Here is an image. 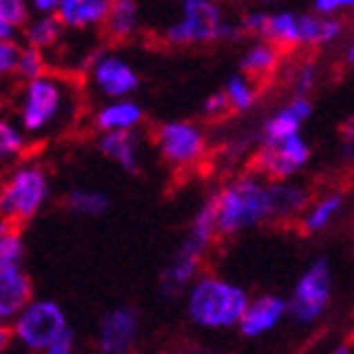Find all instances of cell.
Instances as JSON below:
<instances>
[{"label":"cell","instance_id":"4dcf8cb0","mask_svg":"<svg viewBox=\"0 0 354 354\" xmlns=\"http://www.w3.org/2000/svg\"><path fill=\"white\" fill-rule=\"evenodd\" d=\"M317 65H315L313 59H302V62H297L295 67H292V72H290V82H292V89H295V95H302L307 97L310 92L315 89V84H317Z\"/></svg>","mask_w":354,"mask_h":354},{"label":"cell","instance_id":"ab89813d","mask_svg":"<svg viewBox=\"0 0 354 354\" xmlns=\"http://www.w3.org/2000/svg\"><path fill=\"white\" fill-rule=\"evenodd\" d=\"M347 59L354 65V42H352V45H349V50H347Z\"/></svg>","mask_w":354,"mask_h":354},{"label":"cell","instance_id":"30bf717a","mask_svg":"<svg viewBox=\"0 0 354 354\" xmlns=\"http://www.w3.org/2000/svg\"><path fill=\"white\" fill-rule=\"evenodd\" d=\"M142 332V315L131 305H119L100 319L97 352L100 354H131Z\"/></svg>","mask_w":354,"mask_h":354},{"label":"cell","instance_id":"7c38bea8","mask_svg":"<svg viewBox=\"0 0 354 354\" xmlns=\"http://www.w3.org/2000/svg\"><path fill=\"white\" fill-rule=\"evenodd\" d=\"M243 30L258 40H266L278 48H300V12L292 10H250L243 15Z\"/></svg>","mask_w":354,"mask_h":354},{"label":"cell","instance_id":"e575fe53","mask_svg":"<svg viewBox=\"0 0 354 354\" xmlns=\"http://www.w3.org/2000/svg\"><path fill=\"white\" fill-rule=\"evenodd\" d=\"M45 354H77V335L72 327H67L62 335L55 339V344Z\"/></svg>","mask_w":354,"mask_h":354},{"label":"cell","instance_id":"5bb4252c","mask_svg":"<svg viewBox=\"0 0 354 354\" xmlns=\"http://www.w3.org/2000/svg\"><path fill=\"white\" fill-rule=\"evenodd\" d=\"M290 315V302L280 295H258L250 300L248 310L243 315L241 319V335L243 337H263V335H270L275 327H280L285 317Z\"/></svg>","mask_w":354,"mask_h":354},{"label":"cell","instance_id":"83f0119b","mask_svg":"<svg viewBox=\"0 0 354 354\" xmlns=\"http://www.w3.org/2000/svg\"><path fill=\"white\" fill-rule=\"evenodd\" d=\"M32 20V8L25 0H3L0 3V28H10L23 35Z\"/></svg>","mask_w":354,"mask_h":354},{"label":"cell","instance_id":"44dd1931","mask_svg":"<svg viewBox=\"0 0 354 354\" xmlns=\"http://www.w3.org/2000/svg\"><path fill=\"white\" fill-rule=\"evenodd\" d=\"M65 25L57 15H32L30 25L25 28L23 40L28 48H35L40 53H48L62 45L65 40Z\"/></svg>","mask_w":354,"mask_h":354},{"label":"cell","instance_id":"f1b7e54d","mask_svg":"<svg viewBox=\"0 0 354 354\" xmlns=\"http://www.w3.org/2000/svg\"><path fill=\"white\" fill-rule=\"evenodd\" d=\"M28 147V134L23 131V127L3 119L0 122V156L3 159H18L20 153Z\"/></svg>","mask_w":354,"mask_h":354},{"label":"cell","instance_id":"ba28073f","mask_svg":"<svg viewBox=\"0 0 354 354\" xmlns=\"http://www.w3.org/2000/svg\"><path fill=\"white\" fill-rule=\"evenodd\" d=\"M313 156V149L305 142V136L297 134L280 144H260L253 153V171L268 183L290 181L297 171H302Z\"/></svg>","mask_w":354,"mask_h":354},{"label":"cell","instance_id":"3957f363","mask_svg":"<svg viewBox=\"0 0 354 354\" xmlns=\"http://www.w3.org/2000/svg\"><path fill=\"white\" fill-rule=\"evenodd\" d=\"M250 305L245 288L230 280L203 272L186 292V315L203 330H230L241 327V319Z\"/></svg>","mask_w":354,"mask_h":354},{"label":"cell","instance_id":"d6986e66","mask_svg":"<svg viewBox=\"0 0 354 354\" xmlns=\"http://www.w3.org/2000/svg\"><path fill=\"white\" fill-rule=\"evenodd\" d=\"M280 57H283V53H280L278 45L266 40L253 42L241 55V75H245L248 80H268L270 75L278 72Z\"/></svg>","mask_w":354,"mask_h":354},{"label":"cell","instance_id":"4fadbf2b","mask_svg":"<svg viewBox=\"0 0 354 354\" xmlns=\"http://www.w3.org/2000/svg\"><path fill=\"white\" fill-rule=\"evenodd\" d=\"M32 280L25 268H0V322L10 327L20 315L28 310L30 302H35L32 295Z\"/></svg>","mask_w":354,"mask_h":354},{"label":"cell","instance_id":"5b68a950","mask_svg":"<svg viewBox=\"0 0 354 354\" xmlns=\"http://www.w3.org/2000/svg\"><path fill=\"white\" fill-rule=\"evenodd\" d=\"M50 176L35 161H23L12 166L0 191V213L3 221L12 225L28 223L48 206Z\"/></svg>","mask_w":354,"mask_h":354},{"label":"cell","instance_id":"ffe728a7","mask_svg":"<svg viewBox=\"0 0 354 354\" xmlns=\"http://www.w3.org/2000/svg\"><path fill=\"white\" fill-rule=\"evenodd\" d=\"M342 18H322L315 12H300V48L330 45L342 35Z\"/></svg>","mask_w":354,"mask_h":354},{"label":"cell","instance_id":"277c9868","mask_svg":"<svg viewBox=\"0 0 354 354\" xmlns=\"http://www.w3.org/2000/svg\"><path fill=\"white\" fill-rule=\"evenodd\" d=\"M243 32V23L225 18L221 6L211 0H186L181 6V18L166 28L164 40L169 45L189 48L216 40H238Z\"/></svg>","mask_w":354,"mask_h":354},{"label":"cell","instance_id":"8d00e7d4","mask_svg":"<svg viewBox=\"0 0 354 354\" xmlns=\"http://www.w3.org/2000/svg\"><path fill=\"white\" fill-rule=\"evenodd\" d=\"M342 153H344V159H352L354 161V117L347 119L342 124Z\"/></svg>","mask_w":354,"mask_h":354},{"label":"cell","instance_id":"d590c367","mask_svg":"<svg viewBox=\"0 0 354 354\" xmlns=\"http://www.w3.org/2000/svg\"><path fill=\"white\" fill-rule=\"evenodd\" d=\"M290 109V112L295 114L300 122H307V119L313 117V100L310 97H302V95H292L288 100V104H285Z\"/></svg>","mask_w":354,"mask_h":354},{"label":"cell","instance_id":"7a4b0ae2","mask_svg":"<svg viewBox=\"0 0 354 354\" xmlns=\"http://www.w3.org/2000/svg\"><path fill=\"white\" fill-rule=\"evenodd\" d=\"M218 213V236L236 238L243 230L272 221L270 183L258 174H241L221 186L216 194Z\"/></svg>","mask_w":354,"mask_h":354},{"label":"cell","instance_id":"d6a6232c","mask_svg":"<svg viewBox=\"0 0 354 354\" xmlns=\"http://www.w3.org/2000/svg\"><path fill=\"white\" fill-rule=\"evenodd\" d=\"M201 112H203V117H208V119H218L230 112V102L223 89H221V92H213V95H208L206 100H203Z\"/></svg>","mask_w":354,"mask_h":354},{"label":"cell","instance_id":"b9f144b4","mask_svg":"<svg viewBox=\"0 0 354 354\" xmlns=\"http://www.w3.org/2000/svg\"><path fill=\"white\" fill-rule=\"evenodd\" d=\"M352 354H354V352H352Z\"/></svg>","mask_w":354,"mask_h":354},{"label":"cell","instance_id":"1f68e13d","mask_svg":"<svg viewBox=\"0 0 354 354\" xmlns=\"http://www.w3.org/2000/svg\"><path fill=\"white\" fill-rule=\"evenodd\" d=\"M20 50H23L20 42H0V72H3V77L15 75Z\"/></svg>","mask_w":354,"mask_h":354},{"label":"cell","instance_id":"ac0fdd59","mask_svg":"<svg viewBox=\"0 0 354 354\" xmlns=\"http://www.w3.org/2000/svg\"><path fill=\"white\" fill-rule=\"evenodd\" d=\"M270 206L272 221H302V216L313 203H310V194L302 186L292 181H280L270 183Z\"/></svg>","mask_w":354,"mask_h":354},{"label":"cell","instance_id":"7402d4cb","mask_svg":"<svg viewBox=\"0 0 354 354\" xmlns=\"http://www.w3.org/2000/svg\"><path fill=\"white\" fill-rule=\"evenodd\" d=\"M342 206H344V196L339 194V191H330V194H325L322 198H317L313 206L307 208V213L300 221V228L305 230L307 236L322 233V230L339 216Z\"/></svg>","mask_w":354,"mask_h":354},{"label":"cell","instance_id":"e0dca14e","mask_svg":"<svg viewBox=\"0 0 354 354\" xmlns=\"http://www.w3.org/2000/svg\"><path fill=\"white\" fill-rule=\"evenodd\" d=\"M112 10V0H62L57 18L67 30L104 28Z\"/></svg>","mask_w":354,"mask_h":354},{"label":"cell","instance_id":"9c48e42d","mask_svg":"<svg viewBox=\"0 0 354 354\" xmlns=\"http://www.w3.org/2000/svg\"><path fill=\"white\" fill-rule=\"evenodd\" d=\"M156 149L166 164L186 169L206 156V134L194 122L174 119L156 129Z\"/></svg>","mask_w":354,"mask_h":354},{"label":"cell","instance_id":"2e32d148","mask_svg":"<svg viewBox=\"0 0 354 354\" xmlns=\"http://www.w3.org/2000/svg\"><path fill=\"white\" fill-rule=\"evenodd\" d=\"M144 122V109L134 100H114L102 104L92 117V124L100 134H117V131H139Z\"/></svg>","mask_w":354,"mask_h":354},{"label":"cell","instance_id":"6da1fadb","mask_svg":"<svg viewBox=\"0 0 354 354\" xmlns=\"http://www.w3.org/2000/svg\"><path fill=\"white\" fill-rule=\"evenodd\" d=\"M18 124L32 139L57 136L72 129L80 117V89L72 75L50 70L25 82L15 100Z\"/></svg>","mask_w":354,"mask_h":354},{"label":"cell","instance_id":"603a6c76","mask_svg":"<svg viewBox=\"0 0 354 354\" xmlns=\"http://www.w3.org/2000/svg\"><path fill=\"white\" fill-rule=\"evenodd\" d=\"M139 30V6L134 0H112V10L104 23V32L112 40H129Z\"/></svg>","mask_w":354,"mask_h":354},{"label":"cell","instance_id":"484cf974","mask_svg":"<svg viewBox=\"0 0 354 354\" xmlns=\"http://www.w3.org/2000/svg\"><path fill=\"white\" fill-rule=\"evenodd\" d=\"M25 241L18 225L3 221L0 223V268H23Z\"/></svg>","mask_w":354,"mask_h":354},{"label":"cell","instance_id":"60d3db41","mask_svg":"<svg viewBox=\"0 0 354 354\" xmlns=\"http://www.w3.org/2000/svg\"><path fill=\"white\" fill-rule=\"evenodd\" d=\"M203 354H213V352H203Z\"/></svg>","mask_w":354,"mask_h":354},{"label":"cell","instance_id":"cb8c5ba5","mask_svg":"<svg viewBox=\"0 0 354 354\" xmlns=\"http://www.w3.org/2000/svg\"><path fill=\"white\" fill-rule=\"evenodd\" d=\"M65 203L75 216H82V218H100L109 211L112 201H109V196L100 189H82V186H77V189H70L65 196Z\"/></svg>","mask_w":354,"mask_h":354},{"label":"cell","instance_id":"836d02e7","mask_svg":"<svg viewBox=\"0 0 354 354\" xmlns=\"http://www.w3.org/2000/svg\"><path fill=\"white\" fill-rule=\"evenodd\" d=\"M342 10H354V0H315L313 12L322 18H339Z\"/></svg>","mask_w":354,"mask_h":354},{"label":"cell","instance_id":"8992f818","mask_svg":"<svg viewBox=\"0 0 354 354\" xmlns=\"http://www.w3.org/2000/svg\"><path fill=\"white\" fill-rule=\"evenodd\" d=\"M67 327H70L67 315L59 307V302L35 297V302H30L28 310L8 330H10L12 342L25 354H45Z\"/></svg>","mask_w":354,"mask_h":354},{"label":"cell","instance_id":"f35d334b","mask_svg":"<svg viewBox=\"0 0 354 354\" xmlns=\"http://www.w3.org/2000/svg\"><path fill=\"white\" fill-rule=\"evenodd\" d=\"M352 352H354V349H352V344H347V342H344V344H337V347L332 349L330 354H352Z\"/></svg>","mask_w":354,"mask_h":354},{"label":"cell","instance_id":"8fae6325","mask_svg":"<svg viewBox=\"0 0 354 354\" xmlns=\"http://www.w3.org/2000/svg\"><path fill=\"white\" fill-rule=\"evenodd\" d=\"M87 75L92 87L109 102L129 100V95H134L136 89H139L136 70L117 53H102Z\"/></svg>","mask_w":354,"mask_h":354},{"label":"cell","instance_id":"d4e9b609","mask_svg":"<svg viewBox=\"0 0 354 354\" xmlns=\"http://www.w3.org/2000/svg\"><path fill=\"white\" fill-rule=\"evenodd\" d=\"M300 127H302L300 119L290 112L288 106H280L278 112L270 114V117L266 119L263 131H260V144H266L268 147V144L288 142V139L300 134Z\"/></svg>","mask_w":354,"mask_h":354},{"label":"cell","instance_id":"52a82bcc","mask_svg":"<svg viewBox=\"0 0 354 354\" xmlns=\"http://www.w3.org/2000/svg\"><path fill=\"white\" fill-rule=\"evenodd\" d=\"M332 300V268L327 258L310 263L290 292V317L297 325H315L327 313Z\"/></svg>","mask_w":354,"mask_h":354},{"label":"cell","instance_id":"f546056e","mask_svg":"<svg viewBox=\"0 0 354 354\" xmlns=\"http://www.w3.org/2000/svg\"><path fill=\"white\" fill-rule=\"evenodd\" d=\"M48 59H45V53H40V50L35 48H28V45H23V50H20V59H18V70H15V77L18 80H23L25 82H32V80H37V77L48 75Z\"/></svg>","mask_w":354,"mask_h":354},{"label":"cell","instance_id":"9a60e30c","mask_svg":"<svg viewBox=\"0 0 354 354\" xmlns=\"http://www.w3.org/2000/svg\"><path fill=\"white\" fill-rule=\"evenodd\" d=\"M97 149L104 159L114 164L127 174H139L142 169V134L139 131H117V134H100Z\"/></svg>","mask_w":354,"mask_h":354},{"label":"cell","instance_id":"4316f807","mask_svg":"<svg viewBox=\"0 0 354 354\" xmlns=\"http://www.w3.org/2000/svg\"><path fill=\"white\" fill-rule=\"evenodd\" d=\"M223 92L230 102V112H248V109H253L255 102H258V87L245 75L228 77Z\"/></svg>","mask_w":354,"mask_h":354},{"label":"cell","instance_id":"74e56055","mask_svg":"<svg viewBox=\"0 0 354 354\" xmlns=\"http://www.w3.org/2000/svg\"><path fill=\"white\" fill-rule=\"evenodd\" d=\"M59 3L62 0H32L30 8H32V15H57Z\"/></svg>","mask_w":354,"mask_h":354}]
</instances>
